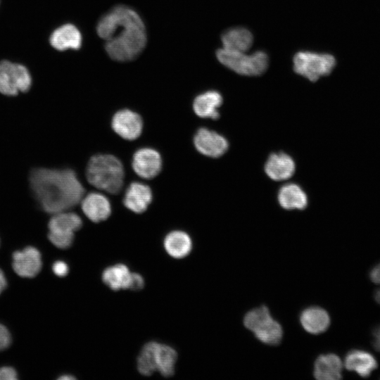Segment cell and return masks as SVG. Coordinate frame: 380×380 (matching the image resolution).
I'll list each match as a JSON object with an SVG mask.
<instances>
[{
    "mask_svg": "<svg viewBox=\"0 0 380 380\" xmlns=\"http://www.w3.org/2000/svg\"><path fill=\"white\" fill-rule=\"evenodd\" d=\"M112 131L125 141L139 139L144 130V120L140 114L129 108L117 110L111 117Z\"/></svg>",
    "mask_w": 380,
    "mask_h": 380,
    "instance_id": "cell-7",
    "label": "cell"
},
{
    "mask_svg": "<svg viewBox=\"0 0 380 380\" xmlns=\"http://www.w3.org/2000/svg\"><path fill=\"white\" fill-rule=\"evenodd\" d=\"M374 298L376 303L380 305V289L376 290L374 293Z\"/></svg>",
    "mask_w": 380,
    "mask_h": 380,
    "instance_id": "cell-36",
    "label": "cell"
},
{
    "mask_svg": "<svg viewBox=\"0 0 380 380\" xmlns=\"http://www.w3.org/2000/svg\"><path fill=\"white\" fill-rule=\"evenodd\" d=\"M51 46L60 51L79 49L82 44V35L72 24H65L56 29L49 38Z\"/></svg>",
    "mask_w": 380,
    "mask_h": 380,
    "instance_id": "cell-14",
    "label": "cell"
},
{
    "mask_svg": "<svg viewBox=\"0 0 380 380\" xmlns=\"http://www.w3.org/2000/svg\"><path fill=\"white\" fill-rule=\"evenodd\" d=\"M300 320L303 328L314 334L326 331L330 324V317L327 312L319 307L305 310L300 315Z\"/></svg>",
    "mask_w": 380,
    "mask_h": 380,
    "instance_id": "cell-20",
    "label": "cell"
},
{
    "mask_svg": "<svg viewBox=\"0 0 380 380\" xmlns=\"http://www.w3.org/2000/svg\"><path fill=\"white\" fill-rule=\"evenodd\" d=\"M296 165L293 158L280 152L271 154L265 165L267 175L274 181H283L293 176Z\"/></svg>",
    "mask_w": 380,
    "mask_h": 380,
    "instance_id": "cell-13",
    "label": "cell"
},
{
    "mask_svg": "<svg viewBox=\"0 0 380 380\" xmlns=\"http://www.w3.org/2000/svg\"><path fill=\"white\" fill-rule=\"evenodd\" d=\"M335 65V58L328 53L300 51L293 57L294 71L312 82L330 74Z\"/></svg>",
    "mask_w": 380,
    "mask_h": 380,
    "instance_id": "cell-5",
    "label": "cell"
},
{
    "mask_svg": "<svg viewBox=\"0 0 380 380\" xmlns=\"http://www.w3.org/2000/svg\"><path fill=\"white\" fill-rule=\"evenodd\" d=\"M52 271L56 276L63 277L68 274L69 267L64 261L57 260L52 265Z\"/></svg>",
    "mask_w": 380,
    "mask_h": 380,
    "instance_id": "cell-30",
    "label": "cell"
},
{
    "mask_svg": "<svg viewBox=\"0 0 380 380\" xmlns=\"http://www.w3.org/2000/svg\"><path fill=\"white\" fill-rule=\"evenodd\" d=\"M196 151L209 158H219L228 149L227 140L219 133L205 127L199 128L193 138Z\"/></svg>",
    "mask_w": 380,
    "mask_h": 380,
    "instance_id": "cell-9",
    "label": "cell"
},
{
    "mask_svg": "<svg viewBox=\"0 0 380 380\" xmlns=\"http://www.w3.org/2000/svg\"><path fill=\"white\" fill-rule=\"evenodd\" d=\"M58 379H60V380L75 379V377L73 376H72V375H70V374H68V375L65 374V375H63V376H61L58 378Z\"/></svg>",
    "mask_w": 380,
    "mask_h": 380,
    "instance_id": "cell-37",
    "label": "cell"
},
{
    "mask_svg": "<svg viewBox=\"0 0 380 380\" xmlns=\"http://www.w3.org/2000/svg\"><path fill=\"white\" fill-rule=\"evenodd\" d=\"M345 367L349 371L355 372L362 377L369 376L377 367L374 356L365 350L355 349L349 351L344 360Z\"/></svg>",
    "mask_w": 380,
    "mask_h": 380,
    "instance_id": "cell-15",
    "label": "cell"
},
{
    "mask_svg": "<svg viewBox=\"0 0 380 380\" xmlns=\"http://www.w3.org/2000/svg\"><path fill=\"white\" fill-rule=\"evenodd\" d=\"M216 56L222 64L243 75H261L266 70L268 65L267 55L260 51L248 55L246 52L222 48L217 51Z\"/></svg>",
    "mask_w": 380,
    "mask_h": 380,
    "instance_id": "cell-4",
    "label": "cell"
},
{
    "mask_svg": "<svg viewBox=\"0 0 380 380\" xmlns=\"http://www.w3.org/2000/svg\"><path fill=\"white\" fill-rule=\"evenodd\" d=\"M369 278L372 282L380 284V263L372 268L369 273Z\"/></svg>",
    "mask_w": 380,
    "mask_h": 380,
    "instance_id": "cell-33",
    "label": "cell"
},
{
    "mask_svg": "<svg viewBox=\"0 0 380 380\" xmlns=\"http://www.w3.org/2000/svg\"><path fill=\"white\" fill-rule=\"evenodd\" d=\"M373 346L374 348L380 352V325L373 331Z\"/></svg>",
    "mask_w": 380,
    "mask_h": 380,
    "instance_id": "cell-34",
    "label": "cell"
},
{
    "mask_svg": "<svg viewBox=\"0 0 380 380\" xmlns=\"http://www.w3.org/2000/svg\"><path fill=\"white\" fill-rule=\"evenodd\" d=\"M99 36L106 41L108 56L117 61H129L144 49L146 34L139 15L132 8L118 6L103 15L97 25Z\"/></svg>",
    "mask_w": 380,
    "mask_h": 380,
    "instance_id": "cell-1",
    "label": "cell"
},
{
    "mask_svg": "<svg viewBox=\"0 0 380 380\" xmlns=\"http://www.w3.org/2000/svg\"><path fill=\"white\" fill-rule=\"evenodd\" d=\"M153 201V193L151 187L141 182H132L126 188L122 204L134 214L145 213L151 205Z\"/></svg>",
    "mask_w": 380,
    "mask_h": 380,
    "instance_id": "cell-10",
    "label": "cell"
},
{
    "mask_svg": "<svg viewBox=\"0 0 380 380\" xmlns=\"http://www.w3.org/2000/svg\"><path fill=\"white\" fill-rule=\"evenodd\" d=\"M253 333L260 341L270 345L277 344L282 337L281 327L272 317L262 323Z\"/></svg>",
    "mask_w": 380,
    "mask_h": 380,
    "instance_id": "cell-26",
    "label": "cell"
},
{
    "mask_svg": "<svg viewBox=\"0 0 380 380\" xmlns=\"http://www.w3.org/2000/svg\"><path fill=\"white\" fill-rule=\"evenodd\" d=\"M82 218L77 213L65 210L53 214L48 223L49 231L75 233L82 227Z\"/></svg>",
    "mask_w": 380,
    "mask_h": 380,
    "instance_id": "cell-22",
    "label": "cell"
},
{
    "mask_svg": "<svg viewBox=\"0 0 380 380\" xmlns=\"http://www.w3.org/2000/svg\"><path fill=\"white\" fill-rule=\"evenodd\" d=\"M343 363L333 353L320 355L315 361L314 375L319 380H338L342 378Z\"/></svg>",
    "mask_w": 380,
    "mask_h": 380,
    "instance_id": "cell-17",
    "label": "cell"
},
{
    "mask_svg": "<svg viewBox=\"0 0 380 380\" xmlns=\"http://www.w3.org/2000/svg\"><path fill=\"white\" fill-rule=\"evenodd\" d=\"M163 245L169 255L180 259L187 256L192 249L190 236L182 230H173L165 237Z\"/></svg>",
    "mask_w": 380,
    "mask_h": 380,
    "instance_id": "cell-18",
    "label": "cell"
},
{
    "mask_svg": "<svg viewBox=\"0 0 380 380\" xmlns=\"http://www.w3.org/2000/svg\"><path fill=\"white\" fill-rule=\"evenodd\" d=\"M85 177L87 182L95 189L117 195L125 184V167L115 155L99 153L90 156L87 161Z\"/></svg>",
    "mask_w": 380,
    "mask_h": 380,
    "instance_id": "cell-3",
    "label": "cell"
},
{
    "mask_svg": "<svg viewBox=\"0 0 380 380\" xmlns=\"http://www.w3.org/2000/svg\"><path fill=\"white\" fill-rule=\"evenodd\" d=\"M271 317L266 306H261L249 311L245 316L243 323L245 327L253 332L262 322Z\"/></svg>",
    "mask_w": 380,
    "mask_h": 380,
    "instance_id": "cell-27",
    "label": "cell"
},
{
    "mask_svg": "<svg viewBox=\"0 0 380 380\" xmlns=\"http://www.w3.org/2000/svg\"><path fill=\"white\" fill-rule=\"evenodd\" d=\"M6 286H7L6 278L3 271L0 269V294L6 289Z\"/></svg>",
    "mask_w": 380,
    "mask_h": 380,
    "instance_id": "cell-35",
    "label": "cell"
},
{
    "mask_svg": "<svg viewBox=\"0 0 380 380\" xmlns=\"http://www.w3.org/2000/svg\"><path fill=\"white\" fill-rule=\"evenodd\" d=\"M132 272L124 264L108 267L102 273V280L110 289H129Z\"/></svg>",
    "mask_w": 380,
    "mask_h": 380,
    "instance_id": "cell-23",
    "label": "cell"
},
{
    "mask_svg": "<svg viewBox=\"0 0 380 380\" xmlns=\"http://www.w3.org/2000/svg\"><path fill=\"white\" fill-rule=\"evenodd\" d=\"M32 85V77L23 65L4 60L0 61V93L16 96L27 91Z\"/></svg>",
    "mask_w": 380,
    "mask_h": 380,
    "instance_id": "cell-6",
    "label": "cell"
},
{
    "mask_svg": "<svg viewBox=\"0 0 380 380\" xmlns=\"http://www.w3.org/2000/svg\"><path fill=\"white\" fill-rule=\"evenodd\" d=\"M222 103L221 94L216 91H208L198 95L193 101V110L201 118L217 120L220 117L218 108Z\"/></svg>",
    "mask_w": 380,
    "mask_h": 380,
    "instance_id": "cell-16",
    "label": "cell"
},
{
    "mask_svg": "<svg viewBox=\"0 0 380 380\" xmlns=\"http://www.w3.org/2000/svg\"><path fill=\"white\" fill-rule=\"evenodd\" d=\"M158 343L150 341L142 348L137 358V367L139 372L144 376H151L156 371V350Z\"/></svg>",
    "mask_w": 380,
    "mask_h": 380,
    "instance_id": "cell-25",
    "label": "cell"
},
{
    "mask_svg": "<svg viewBox=\"0 0 380 380\" xmlns=\"http://www.w3.org/2000/svg\"><path fill=\"white\" fill-rule=\"evenodd\" d=\"M279 205L286 210H303L308 205V197L302 188L289 183L281 187L278 193Z\"/></svg>",
    "mask_w": 380,
    "mask_h": 380,
    "instance_id": "cell-19",
    "label": "cell"
},
{
    "mask_svg": "<svg viewBox=\"0 0 380 380\" xmlns=\"http://www.w3.org/2000/svg\"><path fill=\"white\" fill-rule=\"evenodd\" d=\"M80 203L84 215L94 223L106 221L112 214L110 200L100 192L91 191L84 194Z\"/></svg>",
    "mask_w": 380,
    "mask_h": 380,
    "instance_id": "cell-11",
    "label": "cell"
},
{
    "mask_svg": "<svg viewBox=\"0 0 380 380\" xmlns=\"http://www.w3.org/2000/svg\"><path fill=\"white\" fill-rule=\"evenodd\" d=\"M144 286V278L138 273L132 272L129 289L132 291L141 290Z\"/></svg>",
    "mask_w": 380,
    "mask_h": 380,
    "instance_id": "cell-31",
    "label": "cell"
},
{
    "mask_svg": "<svg viewBox=\"0 0 380 380\" xmlns=\"http://www.w3.org/2000/svg\"><path fill=\"white\" fill-rule=\"evenodd\" d=\"M224 49L234 51L246 52L252 46L253 37L246 28L235 27L227 30L222 35Z\"/></svg>",
    "mask_w": 380,
    "mask_h": 380,
    "instance_id": "cell-21",
    "label": "cell"
},
{
    "mask_svg": "<svg viewBox=\"0 0 380 380\" xmlns=\"http://www.w3.org/2000/svg\"><path fill=\"white\" fill-rule=\"evenodd\" d=\"M30 189L42 209L53 215L77 205L85 189L72 169H34L29 177Z\"/></svg>",
    "mask_w": 380,
    "mask_h": 380,
    "instance_id": "cell-2",
    "label": "cell"
},
{
    "mask_svg": "<svg viewBox=\"0 0 380 380\" xmlns=\"http://www.w3.org/2000/svg\"><path fill=\"white\" fill-rule=\"evenodd\" d=\"M13 269L21 277L32 278L37 276L42 267L39 251L33 246H27L13 253Z\"/></svg>",
    "mask_w": 380,
    "mask_h": 380,
    "instance_id": "cell-12",
    "label": "cell"
},
{
    "mask_svg": "<svg viewBox=\"0 0 380 380\" xmlns=\"http://www.w3.org/2000/svg\"><path fill=\"white\" fill-rule=\"evenodd\" d=\"M48 238L56 247L66 249L73 243L75 233H63L49 231Z\"/></svg>",
    "mask_w": 380,
    "mask_h": 380,
    "instance_id": "cell-28",
    "label": "cell"
},
{
    "mask_svg": "<svg viewBox=\"0 0 380 380\" xmlns=\"http://www.w3.org/2000/svg\"><path fill=\"white\" fill-rule=\"evenodd\" d=\"M177 359V353L173 348L158 343L156 350V367L162 376L170 377L174 374Z\"/></svg>",
    "mask_w": 380,
    "mask_h": 380,
    "instance_id": "cell-24",
    "label": "cell"
},
{
    "mask_svg": "<svg viewBox=\"0 0 380 380\" xmlns=\"http://www.w3.org/2000/svg\"><path fill=\"white\" fill-rule=\"evenodd\" d=\"M18 374L15 369L11 367H2L0 368V380H15Z\"/></svg>",
    "mask_w": 380,
    "mask_h": 380,
    "instance_id": "cell-32",
    "label": "cell"
},
{
    "mask_svg": "<svg viewBox=\"0 0 380 380\" xmlns=\"http://www.w3.org/2000/svg\"><path fill=\"white\" fill-rule=\"evenodd\" d=\"M131 167L140 178L151 180L162 172L163 159L158 150L152 147H141L133 153Z\"/></svg>",
    "mask_w": 380,
    "mask_h": 380,
    "instance_id": "cell-8",
    "label": "cell"
},
{
    "mask_svg": "<svg viewBox=\"0 0 380 380\" xmlns=\"http://www.w3.org/2000/svg\"><path fill=\"white\" fill-rule=\"evenodd\" d=\"M11 343V336L8 329L0 324V351L7 348Z\"/></svg>",
    "mask_w": 380,
    "mask_h": 380,
    "instance_id": "cell-29",
    "label": "cell"
}]
</instances>
